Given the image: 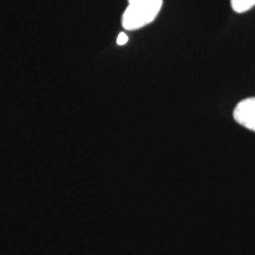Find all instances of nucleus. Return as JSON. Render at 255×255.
Wrapping results in <instances>:
<instances>
[{"mask_svg": "<svg viewBox=\"0 0 255 255\" xmlns=\"http://www.w3.org/2000/svg\"><path fill=\"white\" fill-rule=\"evenodd\" d=\"M235 122L255 132V97L239 102L233 113Z\"/></svg>", "mask_w": 255, "mask_h": 255, "instance_id": "f03ea898", "label": "nucleus"}, {"mask_svg": "<svg viewBox=\"0 0 255 255\" xmlns=\"http://www.w3.org/2000/svg\"><path fill=\"white\" fill-rule=\"evenodd\" d=\"M233 11L237 13H245L255 6V0H231Z\"/></svg>", "mask_w": 255, "mask_h": 255, "instance_id": "7ed1b4c3", "label": "nucleus"}, {"mask_svg": "<svg viewBox=\"0 0 255 255\" xmlns=\"http://www.w3.org/2000/svg\"><path fill=\"white\" fill-rule=\"evenodd\" d=\"M128 43V36L124 32H121L119 34V37H117V44L119 45H124V44Z\"/></svg>", "mask_w": 255, "mask_h": 255, "instance_id": "20e7f679", "label": "nucleus"}, {"mask_svg": "<svg viewBox=\"0 0 255 255\" xmlns=\"http://www.w3.org/2000/svg\"><path fill=\"white\" fill-rule=\"evenodd\" d=\"M122 15V25L128 31L138 30L155 20L161 11L163 0H128Z\"/></svg>", "mask_w": 255, "mask_h": 255, "instance_id": "f257e3e1", "label": "nucleus"}]
</instances>
